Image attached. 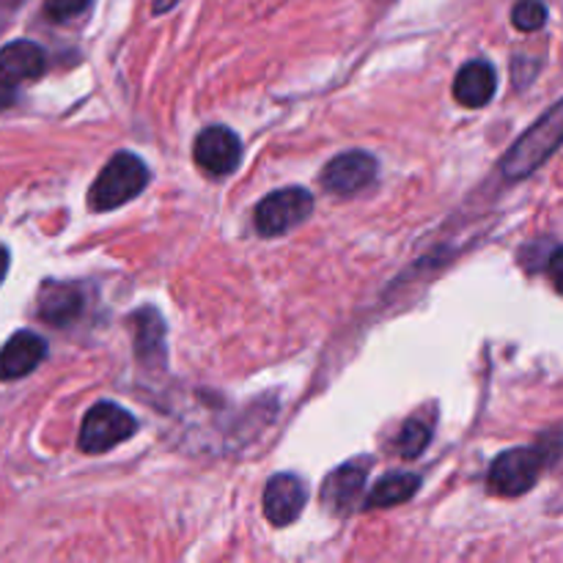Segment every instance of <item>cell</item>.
<instances>
[{"label":"cell","instance_id":"obj_1","mask_svg":"<svg viewBox=\"0 0 563 563\" xmlns=\"http://www.w3.org/2000/svg\"><path fill=\"white\" fill-rule=\"evenodd\" d=\"M148 185V168L141 157L130 152H121L110 159L102 168V174L93 179L91 190H88V207L93 212H110V209L121 207V203L132 201L141 196L143 187Z\"/></svg>","mask_w":563,"mask_h":563},{"label":"cell","instance_id":"obj_2","mask_svg":"<svg viewBox=\"0 0 563 563\" xmlns=\"http://www.w3.org/2000/svg\"><path fill=\"white\" fill-rule=\"evenodd\" d=\"M561 113H563V104L555 102L553 108H550V113L544 115V119H539L537 124H533L531 130L515 143V148L506 154L504 165H500L506 179H522V176L533 174V170H537L539 165H542L544 159L559 148L561 135H563Z\"/></svg>","mask_w":563,"mask_h":563},{"label":"cell","instance_id":"obj_3","mask_svg":"<svg viewBox=\"0 0 563 563\" xmlns=\"http://www.w3.org/2000/svg\"><path fill=\"white\" fill-rule=\"evenodd\" d=\"M135 429L137 421L132 418V412L113 405V401H99L82 418L77 445H80L82 454H104V451L115 449L119 443L130 440L135 434Z\"/></svg>","mask_w":563,"mask_h":563},{"label":"cell","instance_id":"obj_4","mask_svg":"<svg viewBox=\"0 0 563 563\" xmlns=\"http://www.w3.org/2000/svg\"><path fill=\"white\" fill-rule=\"evenodd\" d=\"M544 471L542 449H511L493 462L487 476L489 493L500 498H520L528 489L537 487Z\"/></svg>","mask_w":563,"mask_h":563},{"label":"cell","instance_id":"obj_5","mask_svg":"<svg viewBox=\"0 0 563 563\" xmlns=\"http://www.w3.org/2000/svg\"><path fill=\"white\" fill-rule=\"evenodd\" d=\"M313 209V196L302 187H286V190H275L264 198L256 207L253 214V223L262 236H278L286 234L289 229H295L297 223L311 214Z\"/></svg>","mask_w":563,"mask_h":563},{"label":"cell","instance_id":"obj_6","mask_svg":"<svg viewBox=\"0 0 563 563\" xmlns=\"http://www.w3.org/2000/svg\"><path fill=\"white\" fill-rule=\"evenodd\" d=\"M377 179V159L366 152H346L322 170V187L330 196H357Z\"/></svg>","mask_w":563,"mask_h":563},{"label":"cell","instance_id":"obj_7","mask_svg":"<svg viewBox=\"0 0 563 563\" xmlns=\"http://www.w3.org/2000/svg\"><path fill=\"white\" fill-rule=\"evenodd\" d=\"M192 157L207 176H229L242 159V143L229 126H207L196 137Z\"/></svg>","mask_w":563,"mask_h":563},{"label":"cell","instance_id":"obj_8","mask_svg":"<svg viewBox=\"0 0 563 563\" xmlns=\"http://www.w3.org/2000/svg\"><path fill=\"white\" fill-rule=\"evenodd\" d=\"M306 484L291 473H280V476L269 478L267 489H264V515L275 528H286L306 509Z\"/></svg>","mask_w":563,"mask_h":563},{"label":"cell","instance_id":"obj_9","mask_svg":"<svg viewBox=\"0 0 563 563\" xmlns=\"http://www.w3.org/2000/svg\"><path fill=\"white\" fill-rule=\"evenodd\" d=\"M44 357H47L44 339H38L31 330H20L0 350V379L9 383V379L27 377V374L42 366Z\"/></svg>","mask_w":563,"mask_h":563},{"label":"cell","instance_id":"obj_10","mask_svg":"<svg viewBox=\"0 0 563 563\" xmlns=\"http://www.w3.org/2000/svg\"><path fill=\"white\" fill-rule=\"evenodd\" d=\"M47 69V53L36 42H11L0 49V88L36 80Z\"/></svg>","mask_w":563,"mask_h":563},{"label":"cell","instance_id":"obj_11","mask_svg":"<svg viewBox=\"0 0 563 563\" xmlns=\"http://www.w3.org/2000/svg\"><path fill=\"white\" fill-rule=\"evenodd\" d=\"M368 471H372V460H352L346 465H341L339 471L330 473L328 484L322 489V500L335 511V515H346L352 511V506L357 504V498L363 495L366 487Z\"/></svg>","mask_w":563,"mask_h":563},{"label":"cell","instance_id":"obj_12","mask_svg":"<svg viewBox=\"0 0 563 563\" xmlns=\"http://www.w3.org/2000/svg\"><path fill=\"white\" fill-rule=\"evenodd\" d=\"M495 86H498V77L493 66L487 60H471L456 75L454 97L465 108H484L495 97Z\"/></svg>","mask_w":563,"mask_h":563},{"label":"cell","instance_id":"obj_13","mask_svg":"<svg viewBox=\"0 0 563 563\" xmlns=\"http://www.w3.org/2000/svg\"><path fill=\"white\" fill-rule=\"evenodd\" d=\"M82 295L77 284H44L38 297V317L47 324H69L80 313Z\"/></svg>","mask_w":563,"mask_h":563},{"label":"cell","instance_id":"obj_14","mask_svg":"<svg viewBox=\"0 0 563 563\" xmlns=\"http://www.w3.org/2000/svg\"><path fill=\"white\" fill-rule=\"evenodd\" d=\"M132 322H135L137 357H141V361H146V363H152L154 357H159V361H163V355H165L163 317H159L154 308H143V311H137L135 317H132Z\"/></svg>","mask_w":563,"mask_h":563},{"label":"cell","instance_id":"obj_15","mask_svg":"<svg viewBox=\"0 0 563 563\" xmlns=\"http://www.w3.org/2000/svg\"><path fill=\"white\" fill-rule=\"evenodd\" d=\"M418 489H421V478L418 476H412V473H390L368 493L366 509H390V506L407 504Z\"/></svg>","mask_w":563,"mask_h":563},{"label":"cell","instance_id":"obj_16","mask_svg":"<svg viewBox=\"0 0 563 563\" xmlns=\"http://www.w3.org/2000/svg\"><path fill=\"white\" fill-rule=\"evenodd\" d=\"M511 22L522 33L539 31L548 22V5L542 0H517L515 9H511Z\"/></svg>","mask_w":563,"mask_h":563},{"label":"cell","instance_id":"obj_17","mask_svg":"<svg viewBox=\"0 0 563 563\" xmlns=\"http://www.w3.org/2000/svg\"><path fill=\"white\" fill-rule=\"evenodd\" d=\"M429 427L423 421H407L405 429H401L399 434V451L405 460H416V456H421V451L429 445Z\"/></svg>","mask_w":563,"mask_h":563},{"label":"cell","instance_id":"obj_18","mask_svg":"<svg viewBox=\"0 0 563 563\" xmlns=\"http://www.w3.org/2000/svg\"><path fill=\"white\" fill-rule=\"evenodd\" d=\"M88 3H91V0H44V14H47L49 20L64 22L82 14V11L88 9Z\"/></svg>","mask_w":563,"mask_h":563},{"label":"cell","instance_id":"obj_19","mask_svg":"<svg viewBox=\"0 0 563 563\" xmlns=\"http://www.w3.org/2000/svg\"><path fill=\"white\" fill-rule=\"evenodd\" d=\"M5 273H9V251H5V247L0 245V284H3Z\"/></svg>","mask_w":563,"mask_h":563},{"label":"cell","instance_id":"obj_20","mask_svg":"<svg viewBox=\"0 0 563 563\" xmlns=\"http://www.w3.org/2000/svg\"><path fill=\"white\" fill-rule=\"evenodd\" d=\"M11 104H14V93H5V91H0V110L11 108Z\"/></svg>","mask_w":563,"mask_h":563}]
</instances>
